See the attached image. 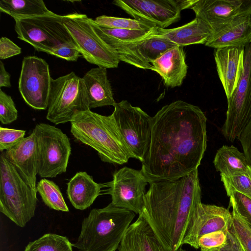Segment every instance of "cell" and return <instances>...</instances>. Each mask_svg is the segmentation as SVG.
<instances>
[{"instance_id":"6da1fadb","label":"cell","mask_w":251,"mask_h":251,"mask_svg":"<svg viewBox=\"0 0 251 251\" xmlns=\"http://www.w3.org/2000/svg\"><path fill=\"white\" fill-rule=\"evenodd\" d=\"M206 121L199 107L181 100L163 106L152 117L150 144L141 162L149 184L198 169L207 147Z\"/></svg>"},{"instance_id":"7a4b0ae2","label":"cell","mask_w":251,"mask_h":251,"mask_svg":"<svg viewBox=\"0 0 251 251\" xmlns=\"http://www.w3.org/2000/svg\"><path fill=\"white\" fill-rule=\"evenodd\" d=\"M201 203L197 169L178 178L150 183L140 215L166 250L175 251L182 247L191 220Z\"/></svg>"},{"instance_id":"3957f363","label":"cell","mask_w":251,"mask_h":251,"mask_svg":"<svg viewBox=\"0 0 251 251\" xmlns=\"http://www.w3.org/2000/svg\"><path fill=\"white\" fill-rule=\"evenodd\" d=\"M71 124L74 137L97 151L102 161L123 165L131 158L112 114L89 110L76 114Z\"/></svg>"},{"instance_id":"277c9868","label":"cell","mask_w":251,"mask_h":251,"mask_svg":"<svg viewBox=\"0 0 251 251\" xmlns=\"http://www.w3.org/2000/svg\"><path fill=\"white\" fill-rule=\"evenodd\" d=\"M136 214L111 203L92 209L82 222L73 247L78 251H116Z\"/></svg>"},{"instance_id":"5b68a950","label":"cell","mask_w":251,"mask_h":251,"mask_svg":"<svg viewBox=\"0 0 251 251\" xmlns=\"http://www.w3.org/2000/svg\"><path fill=\"white\" fill-rule=\"evenodd\" d=\"M37 193L23 179L4 152H1L0 212L18 226L25 227L35 215Z\"/></svg>"},{"instance_id":"8992f818","label":"cell","mask_w":251,"mask_h":251,"mask_svg":"<svg viewBox=\"0 0 251 251\" xmlns=\"http://www.w3.org/2000/svg\"><path fill=\"white\" fill-rule=\"evenodd\" d=\"M90 110L82 78L74 72L51 79L46 118L55 125L71 122L76 114Z\"/></svg>"},{"instance_id":"52a82bcc","label":"cell","mask_w":251,"mask_h":251,"mask_svg":"<svg viewBox=\"0 0 251 251\" xmlns=\"http://www.w3.org/2000/svg\"><path fill=\"white\" fill-rule=\"evenodd\" d=\"M62 23L87 62L107 69L118 67L120 60L117 54L98 34L86 14L63 15Z\"/></svg>"},{"instance_id":"ba28073f","label":"cell","mask_w":251,"mask_h":251,"mask_svg":"<svg viewBox=\"0 0 251 251\" xmlns=\"http://www.w3.org/2000/svg\"><path fill=\"white\" fill-rule=\"evenodd\" d=\"M62 18L63 16L53 13L14 19V29L18 38L31 45L36 51L50 54L60 45H75L62 23Z\"/></svg>"},{"instance_id":"9c48e42d","label":"cell","mask_w":251,"mask_h":251,"mask_svg":"<svg viewBox=\"0 0 251 251\" xmlns=\"http://www.w3.org/2000/svg\"><path fill=\"white\" fill-rule=\"evenodd\" d=\"M33 131L39 149V175L43 178H53L65 173L71 146L69 138L60 129L45 123L37 124Z\"/></svg>"},{"instance_id":"30bf717a","label":"cell","mask_w":251,"mask_h":251,"mask_svg":"<svg viewBox=\"0 0 251 251\" xmlns=\"http://www.w3.org/2000/svg\"><path fill=\"white\" fill-rule=\"evenodd\" d=\"M112 114L131 158L141 162L151 140L152 117L126 100L117 103Z\"/></svg>"},{"instance_id":"8fae6325","label":"cell","mask_w":251,"mask_h":251,"mask_svg":"<svg viewBox=\"0 0 251 251\" xmlns=\"http://www.w3.org/2000/svg\"><path fill=\"white\" fill-rule=\"evenodd\" d=\"M227 100L226 119L221 131L226 140L233 142L251 123V43L245 47L243 72Z\"/></svg>"},{"instance_id":"7c38bea8","label":"cell","mask_w":251,"mask_h":251,"mask_svg":"<svg viewBox=\"0 0 251 251\" xmlns=\"http://www.w3.org/2000/svg\"><path fill=\"white\" fill-rule=\"evenodd\" d=\"M148 183L141 170L124 167L114 172L112 180L103 183L102 194L110 195L115 206L140 215Z\"/></svg>"},{"instance_id":"4fadbf2b","label":"cell","mask_w":251,"mask_h":251,"mask_svg":"<svg viewBox=\"0 0 251 251\" xmlns=\"http://www.w3.org/2000/svg\"><path fill=\"white\" fill-rule=\"evenodd\" d=\"M51 79L49 64L44 59L36 56L25 57L18 88L25 103L34 109H46Z\"/></svg>"},{"instance_id":"5bb4252c","label":"cell","mask_w":251,"mask_h":251,"mask_svg":"<svg viewBox=\"0 0 251 251\" xmlns=\"http://www.w3.org/2000/svg\"><path fill=\"white\" fill-rule=\"evenodd\" d=\"M195 0H115L112 3L134 19L165 28L180 19L181 10L188 9Z\"/></svg>"},{"instance_id":"9a60e30c","label":"cell","mask_w":251,"mask_h":251,"mask_svg":"<svg viewBox=\"0 0 251 251\" xmlns=\"http://www.w3.org/2000/svg\"><path fill=\"white\" fill-rule=\"evenodd\" d=\"M156 32V31L147 37L133 42H111L106 44L120 61L136 68L152 71L151 62L168 50L177 46L158 36Z\"/></svg>"},{"instance_id":"2e32d148","label":"cell","mask_w":251,"mask_h":251,"mask_svg":"<svg viewBox=\"0 0 251 251\" xmlns=\"http://www.w3.org/2000/svg\"><path fill=\"white\" fill-rule=\"evenodd\" d=\"M232 214L227 209L213 204L201 203L195 213L182 242L199 249L198 241L202 235L230 228Z\"/></svg>"},{"instance_id":"e0dca14e","label":"cell","mask_w":251,"mask_h":251,"mask_svg":"<svg viewBox=\"0 0 251 251\" xmlns=\"http://www.w3.org/2000/svg\"><path fill=\"white\" fill-rule=\"evenodd\" d=\"M189 9L213 30L235 18L251 15V0H195Z\"/></svg>"},{"instance_id":"ac0fdd59","label":"cell","mask_w":251,"mask_h":251,"mask_svg":"<svg viewBox=\"0 0 251 251\" xmlns=\"http://www.w3.org/2000/svg\"><path fill=\"white\" fill-rule=\"evenodd\" d=\"M3 152L23 179L32 188L36 190L39 149L34 132L33 131L28 136Z\"/></svg>"},{"instance_id":"d6986e66","label":"cell","mask_w":251,"mask_h":251,"mask_svg":"<svg viewBox=\"0 0 251 251\" xmlns=\"http://www.w3.org/2000/svg\"><path fill=\"white\" fill-rule=\"evenodd\" d=\"M244 47L215 49L217 71L227 100L236 88L242 76L244 65Z\"/></svg>"},{"instance_id":"ffe728a7","label":"cell","mask_w":251,"mask_h":251,"mask_svg":"<svg viewBox=\"0 0 251 251\" xmlns=\"http://www.w3.org/2000/svg\"><path fill=\"white\" fill-rule=\"evenodd\" d=\"M251 43V15L235 18L213 30L205 45L215 49L244 47Z\"/></svg>"},{"instance_id":"44dd1931","label":"cell","mask_w":251,"mask_h":251,"mask_svg":"<svg viewBox=\"0 0 251 251\" xmlns=\"http://www.w3.org/2000/svg\"><path fill=\"white\" fill-rule=\"evenodd\" d=\"M185 57L183 47L172 48L151 62L152 71L161 76L166 87L180 86L187 73Z\"/></svg>"},{"instance_id":"7402d4cb","label":"cell","mask_w":251,"mask_h":251,"mask_svg":"<svg viewBox=\"0 0 251 251\" xmlns=\"http://www.w3.org/2000/svg\"><path fill=\"white\" fill-rule=\"evenodd\" d=\"M118 251H167L145 219L139 215L127 229Z\"/></svg>"},{"instance_id":"603a6c76","label":"cell","mask_w":251,"mask_h":251,"mask_svg":"<svg viewBox=\"0 0 251 251\" xmlns=\"http://www.w3.org/2000/svg\"><path fill=\"white\" fill-rule=\"evenodd\" d=\"M213 30L205 22L195 17L192 21L177 27L158 28L156 34L178 46L205 44L212 34Z\"/></svg>"},{"instance_id":"cb8c5ba5","label":"cell","mask_w":251,"mask_h":251,"mask_svg":"<svg viewBox=\"0 0 251 251\" xmlns=\"http://www.w3.org/2000/svg\"><path fill=\"white\" fill-rule=\"evenodd\" d=\"M103 183H98L86 172H78L67 183V194L72 205L78 210L90 207L102 194Z\"/></svg>"},{"instance_id":"d4e9b609","label":"cell","mask_w":251,"mask_h":251,"mask_svg":"<svg viewBox=\"0 0 251 251\" xmlns=\"http://www.w3.org/2000/svg\"><path fill=\"white\" fill-rule=\"evenodd\" d=\"M82 79L87 93L90 109L107 105L114 107L117 102L107 77V68H92Z\"/></svg>"},{"instance_id":"484cf974","label":"cell","mask_w":251,"mask_h":251,"mask_svg":"<svg viewBox=\"0 0 251 251\" xmlns=\"http://www.w3.org/2000/svg\"><path fill=\"white\" fill-rule=\"evenodd\" d=\"M213 164L221 176H229L237 174L251 175V167L243 152L234 146L224 145L217 151Z\"/></svg>"},{"instance_id":"4316f807","label":"cell","mask_w":251,"mask_h":251,"mask_svg":"<svg viewBox=\"0 0 251 251\" xmlns=\"http://www.w3.org/2000/svg\"><path fill=\"white\" fill-rule=\"evenodd\" d=\"M0 11L14 19L52 14L42 0H1Z\"/></svg>"},{"instance_id":"83f0119b","label":"cell","mask_w":251,"mask_h":251,"mask_svg":"<svg viewBox=\"0 0 251 251\" xmlns=\"http://www.w3.org/2000/svg\"><path fill=\"white\" fill-rule=\"evenodd\" d=\"M95 30L106 43L111 42H130L147 37L155 32L158 28L152 29L129 30L112 28L100 26L90 18Z\"/></svg>"},{"instance_id":"f1b7e54d","label":"cell","mask_w":251,"mask_h":251,"mask_svg":"<svg viewBox=\"0 0 251 251\" xmlns=\"http://www.w3.org/2000/svg\"><path fill=\"white\" fill-rule=\"evenodd\" d=\"M36 190L49 208L62 212L69 211L58 186L53 181L45 178L41 179L37 183Z\"/></svg>"},{"instance_id":"f546056e","label":"cell","mask_w":251,"mask_h":251,"mask_svg":"<svg viewBox=\"0 0 251 251\" xmlns=\"http://www.w3.org/2000/svg\"><path fill=\"white\" fill-rule=\"evenodd\" d=\"M24 251H73V244L66 236L47 233L29 242Z\"/></svg>"},{"instance_id":"4dcf8cb0","label":"cell","mask_w":251,"mask_h":251,"mask_svg":"<svg viewBox=\"0 0 251 251\" xmlns=\"http://www.w3.org/2000/svg\"><path fill=\"white\" fill-rule=\"evenodd\" d=\"M94 21L100 26L112 28L142 30L158 28L156 25L146 21L106 15L99 16Z\"/></svg>"},{"instance_id":"1f68e13d","label":"cell","mask_w":251,"mask_h":251,"mask_svg":"<svg viewBox=\"0 0 251 251\" xmlns=\"http://www.w3.org/2000/svg\"><path fill=\"white\" fill-rule=\"evenodd\" d=\"M232 207L230 230L237 238L243 251H251V228Z\"/></svg>"},{"instance_id":"d6a6232c","label":"cell","mask_w":251,"mask_h":251,"mask_svg":"<svg viewBox=\"0 0 251 251\" xmlns=\"http://www.w3.org/2000/svg\"><path fill=\"white\" fill-rule=\"evenodd\" d=\"M221 177L226 194L236 191L251 198V175L240 174Z\"/></svg>"},{"instance_id":"836d02e7","label":"cell","mask_w":251,"mask_h":251,"mask_svg":"<svg viewBox=\"0 0 251 251\" xmlns=\"http://www.w3.org/2000/svg\"><path fill=\"white\" fill-rule=\"evenodd\" d=\"M227 195L230 206L234 207L240 217L251 226V198L236 191Z\"/></svg>"},{"instance_id":"e575fe53","label":"cell","mask_w":251,"mask_h":251,"mask_svg":"<svg viewBox=\"0 0 251 251\" xmlns=\"http://www.w3.org/2000/svg\"><path fill=\"white\" fill-rule=\"evenodd\" d=\"M226 230L214 231L201 236L198 245L201 250L218 251L226 243Z\"/></svg>"},{"instance_id":"d590c367","label":"cell","mask_w":251,"mask_h":251,"mask_svg":"<svg viewBox=\"0 0 251 251\" xmlns=\"http://www.w3.org/2000/svg\"><path fill=\"white\" fill-rule=\"evenodd\" d=\"M18 118V111L12 97L0 89V121L10 124Z\"/></svg>"},{"instance_id":"8d00e7d4","label":"cell","mask_w":251,"mask_h":251,"mask_svg":"<svg viewBox=\"0 0 251 251\" xmlns=\"http://www.w3.org/2000/svg\"><path fill=\"white\" fill-rule=\"evenodd\" d=\"M25 130L0 127V151H4L16 145L25 137Z\"/></svg>"},{"instance_id":"74e56055","label":"cell","mask_w":251,"mask_h":251,"mask_svg":"<svg viewBox=\"0 0 251 251\" xmlns=\"http://www.w3.org/2000/svg\"><path fill=\"white\" fill-rule=\"evenodd\" d=\"M50 54L69 61H76L81 54L76 46L62 44L54 48Z\"/></svg>"},{"instance_id":"f35d334b","label":"cell","mask_w":251,"mask_h":251,"mask_svg":"<svg viewBox=\"0 0 251 251\" xmlns=\"http://www.w3.org/2000/svg\"><path fill=\"white\" fill-rule=\"evenodd\" d=\"M21 48L9 38L2 37L0 39V59H5L21 53Z\"/></svg>"},{"instance_id":"ab89813d","label":"cell","mask_w":251,"mask_h":251,"mask_svg":"<svg viewBox=\"0 0 251 251\" xmlns=\"http://www.w3.org/2000/svg\"><path fill=\"white\" fill-rule=\"evenodd\" d=\"M238 139L241 143L247 162L251 167V123L243 131Z\"/></svg>"},{"instance_id":"60d3db41","label":"cell","mask_w":251,"mask_h":251,"mask_svg":"<svg viewBox=\"0 0 251 251\" xmlns=\"http://www.w3.org/2000/svg\"><path fill=\"white\" fill-rule=\"evenodd\" d=\"M226 232V243L218 251H243L237 238L230 230V228Z\"/></svg>"},{"instance_id":"b9f144b4","label":"cell","mask_w":251,"mask_h":251,"mask_svg":"<svg viewBox=\"0 0 251 251\" xmlns=\"http://www.w3.org/2000/svg\"><path fill=\"white\" fill-rule=\"evenodd\" d=\"M10 75L5 69L4 64L0 61V87H10Z\"/></svg>"},{"instance_id":"7bdbcfd3","label":"cell","mask_w":251,"mask_h":251,"mask_svg":"<svg viewBox=\"0 0 251 251\" xmlns=\"http://www.w3.org/2000/svg\"><path fill=\"white\" fill-rule=\"evenodd\" d=\"M187 251L186 250L183 249L181 247H180L179 248H178V249H177L176 251Z\"/></svg>"},{"instance_id":"ee69618b","label":"cell","mask_w":251,"mask_h":251,"mask_svg":"<svg viewBox=\"0 0 251 251\" xmlns=\"http://www.w3.org/2000/svg\"><path fill=\"white\" fill-rule=\"evenodd\" d=\"M201 251H206V250H201Z\"/></svg>"},{"instance_id":"f6af8a7d","label":"cell","mask_w":251,"mask_h":251,"mask_svg":"<svg viewBox=\"0 0 251 251\" xmlns=\"http://www.w3.org/2000/svg\"><path fill=\"white\" fill-rule=\"evenodd\" d=\"M250 227L251 228V226H250Z\"/></svg>"}]
</instances>
